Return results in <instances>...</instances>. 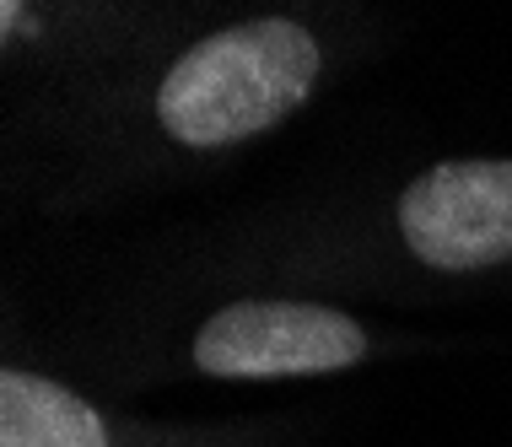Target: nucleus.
<instances>
[{"mask_svg":"<svg viewBox=\"0 0 512 447\" xmlns=\"http://www.w3.org/2000/svg\"><path fill=\"white\" fill-rule=\"evenodd\" d=\"M372 0H238L87 87L0 103V194L27 216L157 200L308 119L389 49Z\"/></svg>","mask_w":512,"mask_h":447,"instance_id":"f257e3e1","label":"nucleus"},{"mask_svg":"<svg viewBox=\"0 0 512 447\" xmlns=\"http://www.w3.org/2000/svg\"><path fill=\"white\" fill-rule=\"evenodd\" d=\"M108 275L275 286L351 307L512 297V157L459 151L308 178L232 216L157 232Z\"/></svg>","mask_w":512,"mask_h":447,"instance_id":"f03ea898","label":"nucleus"},{"mask_svg":"<svg viewBox=\"0 0 512 447\" xmlns=\"http://www.w3.org/2000/svg\"><path fill=\"white\" fill-rule=\"evenodd\" d=\"M415 351H432V334L383 324L335 297L103 275L33 361L114 399L168 383H308Z\"/></svg>","mask_w":512,"mask_h":447,"instance_id":"7ed1b4c3","label":"nucleus"},{"mask_svg":"<svg viewBox=\"0 0 512 447\" xmlns=\"http://www.w3.org/2000/svg\"><path fill=\"white\" fill-rule=\"evenodd\" d=\"M232 6L238 0H0V103L114 76Z\"/></svg>","mask_w":512,"mask_h":447,"instance_id":"20e7f679","label":"nucleus"},{"mask_svg":"<svg viewBox=\"0 0 512 447\" xmlns=\"http://www.w3.org/2000/svg\"><path fill=\"white\" fill-rule=\"evenodd\" d=\"M0 447H308L302 421H157L44 361L11 351L0 367Z\"/></svg>","mask_w":512,"mask_h":447,"instance_id":"39448f33","label":"nucleus"}]
</instances>
